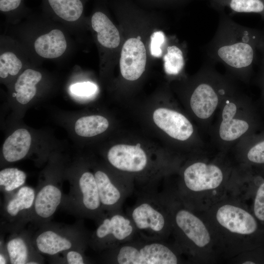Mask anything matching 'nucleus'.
I'll return each instance as SVG.
<instances>
[{"mask_svg": "<svg viewBox=\"0 0 264 264\" xmlns=\"http://www.w3.org/2000/svg\"><path fill=\"white\" fill-rule=\"evenodd\" d=\"M215 36L204 47L206 61L222 64L227 74L249 84L264 40V31L242 26L220 11Z\"/></svg>", "mask_w": 264, "mask_h": 264, "instance_id": "1", "label": "nucleus"}, {"mask_svg": "<svg viewBox=\"0 0 264 264\" xmlns=\"http://www.w3.org/2000/svg\"><path fill=\"white\" fill-rule=\"evenodd\" d=\"M235 81L223 97L208 132L219 152L226 154L243 138L264 128L259 108Z\"/></svg>", "mask_w": 264, "mask_h": 264, "instance_id": "2", "label": "nucleus"}, {"mask_svg": "<svg viewBox=\"0 0 264 264\" xmlns=\"http://www.w3.org/2000/svg\"><path fill=\"white\" fill-rule=\"evenodd\" d=\"M235 81L218 72L215 65L206 60L194 77L189 106L202 133H208L223 97Z\"/></svg>", "mask_w": 264, "mask_h": 264, "instance_id": "3", "label": "nucleus"}, {"mask_svg": "<svg viewBox=\"0 0 264 264\" xmlns=\"http://www.w3.org/2000/svg\"><path fill=\"white\" fill-rule=\"evenodd\" d=\"M204 152L202 158L189 163L182 172L181 183L176 195L188 207L197 195L222 186L233 170L221 160L225 153L219 152L216 157L210 160L204 157Z\"/></svg>", "mask_w": 264, "mask_h": 264, "instance_id": "4", "label": "nucleus"}, {"mask_svg": "<svg viewBox=\"0 0 264 264\" xmlns=\"http://www.w3.org/2000/svg\"><path fill=\"white\" fill-rule=\"evenodd\" d=\"M171 220L172 232L180 251L193 256L198 255L211 246L212 236L207 225L176 194L165 192Z\"/></svg>", "mask_w": 264, "mask_h": 264, "instance_id": "5", "label": "nucleus"}, {"mask_svg": "<svg viewBox=\"0 0 264 264\" xmlns=\"http://www.w3.org/2000/svg\"><path fill=\"white\" fill-rule=\"evenodd\" d=\"M135 204L127 211L138 236L164 241L172 232L168 206L163 193L138 192Z\"/></svg>", "mask_w": 264, "mask_h": 264, "instance_id": "6", "label": "nucleus"}, {"mask_svg": "<svg viewBox=\"0 0 264 264\" xmlns=\"http://www.w3.org/2000/svg\"><path fill=\"white\" fill-rule=\"evenodd\" d=\"M212 214L213 221L222 234L242 240L248 250L264 248V227L245 208L225 203L218 206Z\"/></svg>", "mask_w": 264, "mask_h": 264, "instance_id": "7", "label": "nucleus"}, {"mask_svg": "<svg viewBox=\"0 0 264 264\" xmlns=\"http://www.w3.org/2000/svg\"><path fill=\"white\" fill-rule=\"evenodd\" d=\"M110 261L118 264H176L180 259L177 247L164 241L133 239L109 249Z\"/></svg>", "mask_w": 264, "mask_h": 264, "instance_id": "8", "label": "nucleus"}, {"mask_svg": "<svg viewBox=\"0 0 264 264\" xmlns=\"http://www.w3.org/2000/svg\"><path fill=\"white\" fill-rule=\"evenodd\" d=\"M102 219L94 234L95 244L99 248H114L138 235L131 218L121 209L109 211Z\"/></svg>", "mask_w": 264, "mask_h": 264, "instance_id": "9", "label": "nucleus"}, {"mask_svg": "<svg viewBox=\"0 0 264 264\" xmlns=\"http://www.w3.org/2000/svg\"><path fill=\"white\" fill-rule=\"evenodd\" d=\"M153 120L171 138L181 142L193 140L205 147L206 144L196 131L191 121L183 113L174 109L160 108L154 110Z\"/></svg>", "mask_w": 264, "mask_h": 264, "instance_id": "10", "label": "nucleus"}, {"mask_svg": "<svg viewBox=\"0 0 264 264\" xmlns=\"http://www.w3.org/2000/svg\"><path fill=\"white\" fill-rule=\"evenodd\" d=\"M107 159L117 170L135 175L144 173L149 164L148 154L139 143L114 145L109 150Z\"/></svg>", "mask_w": 264, "mask_h": 264, "instance_id": "11", "label": "nucleus"}, {"mask_svg": "<svg viewBox=\"0 0 264 264\" xmlns=\"http://www.w3.org/2000/svg\"><path fill=\"white\" fill-rule=\"evenodd\" d=\"M94 175L103 208L109 212L121 209L124 200L134 189L133 184L128 180L113 181L101 170Z\"/></svg>", "mask_w": 264, "mask_h": 264, "instance_id": "12", "label": "nucleus"}, {"mask_svg": "<svg viewBox=\"0 0 264 264\" xmlns=\"http://www.w3.org/2000/svg\"><path fill=\"white\" fill-rule=\"evenodd\" d=\"M146 51L143 43L137 38L129 39L123 44L120 59V68L126 80L138 79L145 71Z\"/></svg>", "mask_w": 264, "mask_h": 264, "instance_id": "13", "label": "nucleus"}, {"mask_svg": "<svg viewBox=\"0 0 264 264\" xmlns=\"http://www.w3.org/2000/svg\"><path fill=\"white\" fill-rule=\"evenodd\" d=\"M231 150L242 164L264 165V128L242 139Z\"/></svg>", "mask_w": 264, "mask_h": 264, "instance_id": "14", "label": "nucleus"}, {"mask_svg": "<svg viewBox=\"0 0 264 264\" xmlns=\"http://www.w3.org/2000/svg\"><path fill=\"white\" fill-rule=\"evenodd\" d=\"M34 46L36 53L40 56L53 59L60 57L64 53L67 44L62 31L55 29L37 38Z\"/></svg>", "mask_w": 264, "mask_h": 264, "instance_id": "15", "label": "nucleus"}, {"mask_svg": "<svg viewBox=\"0 0 264 264\" xmlns=\"http://www.w3.org/2000/svg\"><path fill=\"white\" fill-rule=\"evenodd\" d=\"M31 143V136L25 129L13 132L5 140L2 154L5 159L10 162L22 159L28 153Z\"/></svg>", "mask_w": 264, "mask_h": 264, "instance_id": "16", "label": "nucleus"}, {"mask_svg": "<svg viewBox=\"0 0 264 264\" xmlns=\"http://www.w3.org/2000/svg\"><path fill=\"white\" fill-rule=\"evenodd\" d=\"M91 25L97 33V38L101 45L109 48H114L119 45V31L105 14L95 12L91 18Z\"/></svg>", "mask_w": 264, "mask_h": 264, "instance_id": "17", "label": "nucleus"}, {"mask_svg": "<svg viewBox=\"0 0 264 264\" xmlns=\"http://www.w3.org/2000/svg\"><path fill=\"white\" fill-rule=\"evenodd\" d=\"M62 193L55 185L48 184L37 194L34 201L36 214L42 218H48L56 211L61 203Z\"/></svg>", "mask_w": 264, "mask_h": 264, "instance_id": "18", "label": "nucleus"}, {"mask_svg": "<svg viewBox=\"0 0 264 264\" xmlns=\"http://www.w3.org/2000/svg\"><path fill=\"white\" fill-rule=\"evenodd\" d=\"M83 204L90 213H98L103 208L94 175L84 172L79 180Z\"/></svg>", "mask_w": 264, "mask_h": 264, "instance_id": "19", "label": "nucleus"}, {"mask_svg": "<svg viewBox=\"0 0 264 264\" xmlns=\"http://www.w3.org/2000/svg\"><path fill=\"white\" fill-rule=\"evenodd\" d=\"M42 74L32 69L25 70L18 77L15 84V94L17 101L22 105L27 104L35 96L36 85L41 80Z\"/></svg>", "mask_w": 264, "mask_h": 264, "instance_id": "20", "label": "nucleus"}, {"mask_svg": "<svg viewBox=\"0 0 264 264\" xmlns=\"http://www.w3.org/2000/svg\"><path fill=\"white\" fill-rule=\"evenodd\" d=\"M211 6L220 12L225 7L232 13H257L264 20V0H209Z\"/></svg>", "mask_w": 264, "mask_h": 264, "instance_id": "21", "label": "nucleus"}, {"mask_svg": "<svg viewBox=\"0 0 264 264\" xmlns=\"http://www.w3.org/2000/svg\"><path fill=\"white\" fill-rule=\"evenodd\" d=\"M36 242L40 252L51 255L68 250L72 246L70 241L51 230L43 232L40 234L36 239Z\"/></svg>", "mask_w": 264, "mask_h": 264, "instance_id": "22", "label": "nucleus"}, {"mask_svg": "<svg viewBox=\"0 0 264 264\" xmlns=\"http://www.w3.org/2000/svg\"><path fill=\"white\" fill-rule=\"evenodd\" d=\"M109 125L108 120L101 115L84 116L76 121L75 131L79 136L89 137L103 133L107 130Z\"/></svg>", "mask_w": 264, "mask_h": 264, "instance_id": "23", "label": "nucleus"}, {"mask_svg": "<svg viewBox=\"0 0 264 264\" xmlns=\"http://www.w3.org/2000/svg\"><path fill=\"white\" fill-rule=\"evenodd\" d=\"M55 14L68 22L77 21L83 11V5L80 0H48Z\"/></svg>", "mask_w": 264, "mask_h": 264, "instance_id": "24", "label": "nucleus"}, {"mask_svg": "<svg viewBox=\"0 0 264 264\" xmlns=\"http://www.w3.org/2000/svg\"><path fill=\"white\" fill-rule=\"evenodd\" d=\"M35 199L33 189L28 186L22 187L8 202L6 207L7 212L10 216H15L21 211L30 208Z\"/></svg>", "mask_w": 264, "mask_h": 264, "instance_id": "25", "label": "nucleus"}, {"mask_svg": "<svg viewBox=\"0 0 264 264\" xmlns=\"http://www.w3.org/2000/svg\"><path fill=\"white\" fill-rule=\"evenodd\" d=\"M252 177L257 187L253 205V214L264 227V176L254 166L252 167Z\"/></svg>", "mask_w": 264, "mask_h": 264, "instance_id": "26", "label": "nucleus"}, {"mask_svg": "<svg viewBox=\"0 0 264 264\" xmlns=\"http://www.w3.org/2000/svg\"><path fill=\"white\" fill-rule=\"evenodd\" d=\"M163 59L164 70L167 74L177 76L182 71L185 60L182 50L177 46H168Z\"/></svg>", "mask_w": 264, "mask_h": 264, "instance_id": "27", "label": "nucleus"}, {"mask_svg": "<svg viewBox=\"0 0 264 264\" xmlns=\"http://www.w3.org/2000/svg\"><path fill=\"white\" fill-rule=\"evenodd\" d=\"M26 178L22 171L16 168H5L0 172V185L5 191L10 192L22 185Z\"/></svg>", "mask_w": 264, "mask_h": 264, "instance_id": "28", "label": "nucleus"}, {"mask_svg": "<svg viewBox=\"0 0 264 264\" xmlns=\"http://www.w3.org/2000/svg\"><path fill=\"white\" fill-rule=\"evenodd\" d=\"M7 249L11 264H26L28 249L22 239L15 238L10 240L7 243Z\"/></svg>", "mask_w": 264, "mask_h": 264, "instance_id": "29", "label": "nucleus"}, {"mask_svg": "<svg viewBox=\"0 0 264 264\" xmlns=\"http://www.w3.org/2000/svg\"><path fill=\"white\" fill-rule=\"evenodd\" d=\"M22 63L12 52H5L0 56V77L5 78L9 75H17L22 67Z\"/></svg>", "mask_w": 264, "mask_h": 264, "instance_id": "30", "label": "nucleus"}, {"mask_svg": "<svg viewBox=\"0 0 264 264\" xmlns=\"http://www.w3.org/2000/svg\"><path fill=\"white\" fill-rule=\"evenodd\" d=\"M97 86L89 82L77 83L71 87V92L79 96H91L96 92Z\"/></svg>", "mask_w": 264, "mask_h": 264, "instance_id": "31", "label": "nucleus"}, {"mask_svg": "<svg viewBox=\"0 0 264 264\" xmlns=\"http://www.w3.org/2000/svg\"><path fill=\"white\" fill-rule=\"evenodd\" d=\"M165 37L162 31L154 32L151 37L150 52L152 56L160 57L162 55L161 46L164 43Z\"/></svg>", "mask_w": 264, "mask_h": 264, "instance_id": "32", "label": "nucleus"}, {"mask_svg": "<svg viewBox=\"0 0 264 264\" xmlns=\"http://www.w3.org/2000/svg\"><path fill=\"white\" fill-rule=\"evenodd\" d=\"M256 84L260 89V101L261 106L264 109V68H260L259 72L255 79Z\"/></svg>", "mask_w": 264, "mask_h": 264, "instance_id": "33", "label": "nucleus"}, {"mask_svg": "<svg viewBox=\"0 0 264 264\" xmlns=\"http://www.w3.org/2000/svg\"><path fill=\"white\" fill-rule=\"evenodd\" d=\"M22 0H0V10L2 12H8L17 8Z\"/></svg>", "mask_w": 264, "mask_h": 264, "instance_id": "34", "label": "nucleus"}, {"mask_svg": "<svg viewBox=\"0 0 264 264\" xmlns=\"http://www.w3.org/2000/svg\"><path fill=\"white\" fill-rule=\"evenodd\" d=\"M66 259L69 264H83L84 258L82 255L75 251H69L66 255Z\"/></svg>", "mask_w": 264, "mask_h": 264, "instance_id": "35", "label": "nucleus"}, {"mask_svg": "<svg viewBox=\"0 0 264 264\" xmlns=\"http://www.w3.org/2000/svg\"><path fill=\"white\" fill-rule=\"evenodd\" d=\"M259 52L261 53V55H262L260 67H262L264 68V40L261 46Z\"/></svg>", "mask_w": 264, "mask_h": 264, "instance_id": "36", "label": "nucleus"}, {"mask_svg": "<svg viewBox=\"0 0 264 264\" xmlns=\"http://www.w3.org/2000/svg\"><path fill=\"white\" fill-rule=\"evenodd\" d=\"M264 176V165L253 166Z\"/></svg>", "mask_w": 264, "mask_h": 264, "instance_id": "37", "label": "nucleus"}, {"mask_svg": "<svg viewBox=\"0 0 264 264\" xmlns=\"http://www.w3.org/2000/svg\"><path fill=\"white\" fill-rule=\"evenodd\" d=\"M6 263V261L5 260V259L4 257L0 254V264H5Z\"/></svg>", "mask_w": 264, "mask_h": 264, "instance_id": "38", "label": "nucleus"}, {"mask_svg": "<svg viewBox=\"0 0 264 264\" xmlns=\"http://www.w3.org/2000/svg\"><path fill=\"white\" fill-rule=\"evenodd\" d=\"M26 264H37L38 263L37 262H30L27 263Z\"/></svg>", "mask_w": 264, "mask_h": 264, "instance_id": "39", "label": "nucleus"}]
</instances>
